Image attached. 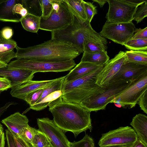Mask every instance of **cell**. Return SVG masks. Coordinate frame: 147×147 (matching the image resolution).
I'll use <instances>...</instances> for the list:
<instances>
[{"label": "cell", "instance_id": "49", "mask_svg": "<svg viewBox=\"0 0 147 147\" xmlns=\"http://www.w3.org/2000/svg\"><path fill=\"white\" fill-rule=\"evenodd\" d=\"M94 2L97 3L101 8L104 6V4L107 2V0H92Z\"/></svg>", "mask_w": 147, "mask_h": 147}, {"label": "cell", "instance_id": "51", "mask_svg": "<svg viewBox=\"0 0 147 147\" xmlns=\"http://www.w3.org/2000/svg\"><path fill=\"white\" fill-rule=\"evenodd\" d=\"M4 132L2 125L0 127V138L2 134Z\"/></svg>", "mask_w": 147, "mask_h": 147}, {"label": "cell", "instance_id": "55", "mask_svg": "<svg viewBox=\"0 0 147 147\" xmlns=\"http://www.w3.org/2000/svg\"><path fill=\"white\" fill-rule=\"evenodd\" d=\"M2 125L0 123V127Z\"/></svg>", "mask_w": 147, "mask_h": 147}, {"label": "cell", "instance_id": "46", "mask_svg": "<svg viewBox=\"0 0 147 147\" xmlns=\"http://www.w3.org/2000/svg\"><path fill=\"white\" fill-rule=\"evenodd\" d=\"M130 147H147V145L138 138L137 140L132 144Z\"/></svg>", "mask_w": 147, "mask_h": 147}, {"label": "cell", "instance_id": "10", "mask_svg": "<svg viewBox=\"0 0 147 147\" xmlns=\"http://www.w3.org/2000/svg\"><path fill=\"white\" fill-rule=\"evenodd\" d=\"M38 130L45 134L50 140L52 147H71L63 131L48 118H38Z\"/></svg>", "mask_w": 147, "mask_h": 147}, {"label": "cell", "instance_id": "29", "mask_svg": "<svg viewBox=\"0 0 147 147\" xmlns=\"http://www.w3.org/2000/svg\"><path fill=\"white\" fill-rule=\"evenodd\" d=\"M22 4L28 13L41 17L42 15L41 4L39 0H22Z\"/></svg>", "mask_w": 147, "mask_h": 147}, {"label": "cell", "instance_id": "14", "mask_svg": "<svg viewBox=\"0 0 147 147\" xmlns=\"http://www.w3.org/2000/svg\"><path fill=\"white\" fill-rule=\"evenodd\" d=\"M96 84L83 86L62 94V100L65 102L80 104L83 100L102 90Z\"/></svg>", "mask_w": 147, "mask_h": 147}, {"label": "cell", "instance_id": "31", "mask_svg": "<svg viewBox=\"0 0 147 147\" xmlns=\"http://www.w3.org/2000/svg\"><path fill=\"white\" fill-rule=\"evenodd\" d=\"M33 147H49L50 142L46 135L39 131L34 136L31 144Z\"/></svg>", "mask_w": 147, "mask_h": 147}, {"label": "cell", "instance_id": "44", "mask_svg": "<svg viewBox=\"0 0 147 147\" xmlns=\"http://www.w3.org/2000/svg\"><path fill=\"white\" fill-rule=\"evenodd\" d=\"M5 136L8 147H16L13 136L8 129L5 130Z\"/></svg>", "mask_w": 147, "mask_h": 147}, {"label": "cell", "instance_id": "33", "mask_svg": "<svg viewBox=\"0 0 147 147\" xmlns=\"http://www.w3.org/2000/svg\"><path fill=\"white\" fill-rule=\"evenodd\" d=\"M40 1L42 10L41 18L46 20L49 17L52 12L53 0H40Z\"/></svg>", "mask_w": 147, "mask_h": 147}, {"label": "cell", "instance_id": "13", "mask_svg": "<svg viewBox=\"0 0 147 147\" xmlns=\"http://www.w3.org/2000/svg\"><path fill=\"white\" fill-rule=\"evenodd\" d=\"M126 61L125 52L120 51L113 58L109 60L105 64L97 76L95 84L101 87L107 85L122 65Z\"/></svg>", "mask_w": 147, "mask_h": 147}, {"label": "cell", "instance_id": "6", "mask_svg": "<svg viewBox=\"0 0 147 147\" xmlns=\"http://www.w3.org/2000/svg\"><path fill=\"white\" fill-rule=\"evenodd\" d=\"M109 8L106 14V22L126 23L132 22L137 7L145 0H107Z\"/></svg>", "mask_w": 147, "mask_h": 147}, {"label": "cell", "instance_id": "20", "mask_svg": "<svg viewBox=\"0 0 147 147\" xmlns=\"http://www.w3.org/2000/svg\"><path fill=\"white\" fill-rule=\"evenodd\" d=\"M104 65L80 61L65 76L63 82H69L75 80L93 72Z\"/></svg>", "mask_w": 147, "mask_h": 147}, {"label": "cell", "instance_id": "4", "mask_svg": "<svg viewBox=\"0 0 147 147\" xmlns=\"http://www.w3.org/2000/svg\"><path fill=\"white\" fill-rule=\"evenodd\" d=\"M90 26V23H83L74 16L73 24L64 28L51 32V39L69 43L81 54L84 52V40Z\"/></svg>", "mask_w": 147, "mask_h": 147}, {"label": "cell", "instance_id": "5", "mask_svg": "<svg viewBox=\"0 0 147 147\" xmlns=\"http://www.w3.org/2000/svg\"><path fill=\"white\" fill-rule=\"evenodd\" d=\"M7 65L10 67L38 72H63L71 70L76 65L74 59L48 62L40 61L26 58L13 61Z\"/></svg>", "mask_w": 147, "mask_h": 147}, {"label": "cell", "instance_id": "1", "mask_svg": "<svg viewBox=\"0 0 147 147\" xmlns=\"http://www.w3.org/2000/svg\"><path fill=\"white\" fill-rule=\"evenodd\" d=\"M48 106L53 120L64 133L71 132L76 138L82 132L91 131V111L80 104L62 100Z\"/></svg>", "mask_w": 147, "mask_h": 147}, {"label": "cell", "instance_id": "34", "mask_svg": "<svg viewBox=\"0 0 147 147\" xmlns=\"http://www.w3.org/2000/svg\"><path fill=\"white\" fill-rule=\"evenodd\" d=\"M147 16V1L139 6L137 8L133 17V20L138 24L142 21Z\"/></svg>", "mask_w": 147, "mask_h": 147}, {"label": "cell", "instance_id": "17", "mask_svg": "<svg viewBox=\"0 0 147 147\" xmlns=\"http://www.w3.org/2000/svg\"><path fill=\"white\" fill-rule=\"evenodd\" d=\"M57 78L47 80H30L11 88L10 93L13 97L24 100L28 93L35 90L44 88L55 81Z\"/></svg>", "mask_w": 147, "mask_h": 147}, {"label": "cell", "instance_id": "40", "mask_svg": "<svg viewBox=\"0 0 147 147\" xmlns=\"http://www.w3.org/2000/svg\"><path fill=\"white\" fill-rule=\"evenodd\" d=\"M16 147H31L30 144L23 139L20 136L11 134Z\"/></svg>", "mask_w": 147, "mask_h": 147}, {"label": "cell", "instance_id": "45", "mask_svg": "<svg viewBox=\"0 0 147 147\" xmlns=\"http://www.w3.org/2000/svg\"><path fill=\"white\" fill-rule=\"evenodd\" d=\"M16 103L13 102H8L4 106L0 108V117L5 111L11 105H14Z\"/></svg>", "mask_w": 147, "mask_h": 147}, {"label": "cell", "instance_id": "37", "mask_svg": "<svg viewBox=\"0 0 147 147\" xmlns=\"http://www.w3.org/2000/svg\"><path fill=\"white\" fill-rule=\"evenodd\" d=\"M71 147H95V145L92 138L88 134H86L80 140L71 142Z\"/></svg>", "mask_w": 147, "mask_h": 147}, {"label": "cell", "instance_id": "47", "mask_svg": "<svg viewBox=\"0 0 147 147\" xmlns=\"http://www.w3.org/2000/svg\"><path fill=\"white\" fill-rule=\"evenodd\" d=\"M133 143L125 145H107L101 146L100 147H130Z\"/></svg>", "mask_w": 147, "mask_h": 147}, {"label": "cell", "instance_id": "2", "mask_svg": "<svg viewBox=\"0 0 147 147\" xmlns=\"http://www.w3.org/2000/svg\"><path fill=\"white\" fill-rule=\"evenodd\" d=\"M16 58L44 61L74 59L81 53L72 44L51 39L40 44L22 48L17 45Z\"/></svg>", "mask_w": 147, "mask_h": 147}, {"label": "cell", "instance_id": "23", "mask_svg": "<svg viewBox=\"0 0 147 147\" xmlns=\"http://www.w3.org/2000/svg\"><path fill=\"white\" fill-rule=\"evenodd\" d=\"M130 124L134 129L138 138L147 145V117L139 113L133 118Z\"/></svg>", "mask_w": 147, "mask_h": 147}, {"label": "cell", "instance_id": "56", "mask_svg": "<svg viewBox=\"0 0 147 147\" xmlns=\"http://www.w3.org/2000/svg\"><path fill=\"white\" fill-rule=\"evenodd\" d=\"M30 145H31V147H33V146L31 145V144H30Z\"/></svg>", "mask_w": 147, "mask_h": 147}, {"label": "cell", "instance_id": "11", "mask_svg": "<svg viewBox=\"0 0 147 147\" xmlns=\"http://www.w3.org/2000/svg\"><path fill=\"white\" fill-rule=\"evenodd\" d=\"M137 138L135 131L131 127H121L102 134L98 144L100 147L127 144L134 143Z\"/></svg>", "mask_w": 147, "mask_h": 147}, {"label": "cell", "instance_id": "28", "mask_svg": "<svg viewBox=\"0 0 147 147\" xmlns=\"http://www.w3.org/2000/svg\"><path fill=\"white\" fill-rule=\"evenodd\" d=\"M125 53L127 61L147 65V51L130 50Z\"/></svg>", "mask_w": 147, "mask_h": 147}, {"label": "cell", "instance_id": "12", "mask_svg": "<svg viewBox=\"0 0 147 147\" xmlns=\"http://www.w3.org/2000/svg\"><path fill=\"white\" fill-rule=\"evenodd\" d=\"M63 81L60 78L43 89L42 94L36 103L30 109L40 111L46 108L52 102L62 100V88Z\"/></svg>", "mask_w": 147, "mask_h": 147}, {"label": "cell", "instance_id": "30", "mask_svg": "<svg viewBox=\"0 0 147 147\" xmlns=\"http://www.w3.org/2000/svg\"><path fill=\"white\" fill-rule=\"evenodd\" d=\"M127 49L132 50H147V38L130 39L124 45Z\"/></svg>", "mask_w": 147, "mask_h": 147}, {"label": "cell", "instance_id": "50", "mask_svg": "<svg viewBox=\"0 0 147 147\" xmlns=\"http://www.w3.org/2000/svg\"><path fill=\"white\" fill-rule=\"evenodd\" d=\"M7 64L0 61V68L6 67Z\"/></svg>", "mask_w": 147, "mask_h": 147}, {"label": "cell", "instance_id": "16", "mask_svg": "<svg viewBox=\"0 0 147 147\" xmlns=\"http://www.w3.org/2000/svg\"><path fill=\"white\" fill-rule=\"evenodd\" d=\"M146 72L147 65L126 61L110 82L118 80L132 81Z\"/></svg>", "mask_w": 147, "mask_h": 147}, {"label": "cell", "instance_id": "27", "mask_svg": "<svg viewBox=\"0 0 147 147\" xmlns=\"http://www.w3.org/2000/svg\"><path fill=\"white\" fill-rule=\"evenodd\" d=\"M74 15L83 22H86L87 17L82 0H64Z\"/></svg>", "mask_w": 147, "mask_h": 147}, {"label": "cell", "instance_id": "24", "mask_svg": "<svg viewBox=\"0 0 147 147\" xmlns=\"http://www.w3.org/2000/svg\"><path fill=\"white\" fill-rule=\"evenodd\" d=\"M109 59V57L106 51L84 52L80 61L102 65H105Z\"/></svg>", "mask_w": 147, "mask_h": 147}, {"label": "cell", "instance_id": "3", "mask_svg": "<svg viewBox=\"0 0 147 147\" xmlns=\"http://www.w3.org/2000/svg\"><path fill=\"white\" fill-rule=\"evenodd\" d=\"M131 81L118 80L110 82L102 90L87 98L80 104L91 111L105 109L115 97L129 86Z\"/></svg>", "mask_w": 147, "mask_h": 147}, {"label": "cell", "instance_id": "41", "mask_svg": "<svg viewBox=\"0 0 147 147\" xmlns=\"http://www.w3.org/2000/svg\"><path fill=\"white\" fill-rule=\"evenodd\" d=\"M137 103L139 105L141 109L147 114V90L140 96Z\"/></svg>", "mask_w": 147, "mask_h": 147}, {"label": "cell", "instance_id": "39", "mask_svg": "<svg viewBox=\"0 0 147 147\" xmlns=\"http://www.w3.org/2000/svg\"><path fill=\"white\" fill-rule=\"evenodd\" d=\"M13 13L14 15L16 14L20 15L21 17H23L28 14L26 9L20 3H17L14 5L13 9Z\"/></svg>", "mask_w": 147, "mask_h": 147}, {"label": "cell", "instance_id": "18", "mask_svg": "<svg viewBox=\"0 0 147 147\" xmlns=\"http://www.w3.org/2000/svg\"><path fill=\"white\" fill-rule=\"evenodd\" d=\"M107 43V39L95 31L90 26L88 34L84 40V52L106 51Z\"/></svg>", "mask_w": 147, "mask_h": 147}, {"label": "cell", "instance_id": "9", "mask_svg": "<svg viewBox=\"0 0 147 147\" xmlns=\"http://www.w3.org/2000/svg\"><path fill=\"white\" fill-rule=\"evenodd\" d=\"M136 28L132 21L126 23L106 22L99 34L105 38L123 45L131 38Z\"/></svg>", "mask_w": 147, "mask_h": 147}, {"label": "cell", "instance_id": "52", "mask_svg": "<svg viewBox=\"0 0 147 147\" xmlns=\"http://www.w3.org/2000/svg\"><path fill=\"white\" fill-rule=\"evenodd\" d=\"M115 105L117 107L120 108L122 107V105L120 103L117 102L114 103Z\"/></svg>", "mask_w": 147, "mask_h": 147}, {"label": "cell", "instance_id": "26", "mask_svg": "<svg viewBox=\"0 0 147 147\" xmlns=\"http://www.w3.org/2000/svg\"><path fill=\"white\" fill-rule=\"evenodd\" d=\"M18 0H6L2 3L0 8V18L7 20L10 22H20L19 18H14L13 13V9L14 5L17 3Z\"/></svg>", "mask_w": 147, "mask_h": 147}, {"label": "cell", "instance_id": "54", "mask_svg": "<svg viewBox=\"0 0 147 147\" xmlns=\"http://www.w3.org/2000/svg\"><path fill=\"white\" fill-rule=\"evenodd\" d=\"M5 0H0V4L3 3Z\"/></svg>", "mask_w": 147, "mask_h": 147}, {"label": "cell", "instance_id": "25", "mask_svg": "<svg viewBox=\"0 0 147 147\" xmlns=\"http://www.w3.org/2000/svg\"><path fill=\"white\" fill-rule=\"evenodd\" d=\"M40 20L41 17L28 13L25 16L21 17L20 21L25 30L37 33L40 29Z\"/></svg>", "mask_w": 147, "mask_h": 147}, {"label": "cell", "instance_id": "42", "mask_svg": "<svg viewBox=\"0 0 147 147\" xmlns=\"http://www.w3.org/2000/svg\"><path fill=\"white\" fill-rule=\"evenodd\" d=\"M11 87V82L8 78L0 77V91L6 90Z\"/></svg>", "mask_w": 147, "mask_h": 147}, {"label": "cell", "instance_id": "7", "mask_svg": "<svg viewBox=\"0 0 147 147\" xmlns=\"http://www.w3.org/2000/svg\"><path fill=\"white\" fill-rule=\"evenodd\" d=\"M57 11L53 9L46 20L41 18L40 29L51 32L64 28L73 24L74 16L64 0H60Z\"/></svg>", "mask_w": 147, "mask_h": 147}, {"label": "cell", "instance_id": "21", "mask_svg": "<svg viewBox=\"0 0 147 147\" xmlns=\"http://www.w3.org/2000/svg\"><path fill=\"white\" fill-rule=\"evenodd\" d=\"M105 65L93 72L75 80L69 82L63 81L62 88L63 94L80 87L95 84L97 76Z\"/></svg>", "mask_w": 147, "mask_h": 147}, {"label": "cell", "instance_id": "38", "mask_svg": "<svg viewBox=\"0 0 147 147\" xmlns=\"http://www.w3.org/2000/svg\"><path fill=\"white\" fill-rule=\"evenodd\" d=\"M147 38V27L143 28H136L131 39Z\"/></svg>", "mask_w": 147, "mask_h": 147}, {"label": "cell", "instance_id": "48", "mask_svg": "<svg viewBox=\"0 0 147 147\" xmlns=\"http://www.w3.org/2000/svg\"><path fill=\"white\" fill-rule=\"evenodd\" d=\"M5 133L3 132L0 138V147H4L5 143Z\"/></svg>", "mask_w": 147, "mask_h": 147}, {"label": "cell", "instance_id": "35", "mask_svg": "<svg viewBox=\"0 0 147 147\" xmlns=\"http://www.w3.org/2000/svg\"><path fill=\"white\" fill-rule=\"evenodd\" d=\"M44 88L38 89L33 91L25 96L24 100L29 105L30 107L34 105L38 100L42 94Z\"/></svg>", "mask_w": 147, "mask_h": 147}, {"label": "cell", "instance_id": "19", "mask_svg": "<svg viewBox=\"0 0 147 147\" xmlns=\"http://www.w3.org/2000/svg\"><path fill=\"white\" fill-rule=\"evenodd\" d=\"M27 117L17 112L2 119V123L5 125L11 134L20 136L21 132L29 125Z\"/></svg>", "mask_w": 147, "mask_h": 147}, {"label": "cell", "instance_id": "22", "mask_svg": "<svg viewBox=\"0 0 147 147\" xmlns=\"http://www.w3.org/2000/svg\"><path fill=\"white\" fill-rule=\"evenodd\" d=\"M17 45L13 40L4 38L0 30V61L8 64L11 59L16 58L14 49Z\"/></svg>", "mask_w": 147, "mask_h": 147}, {"label": "cell", "instance_id": "32", "mask_svg": "<svg viewBox=\"0 0 147 147\" xmlns=\"http://www.w3.org/2000/svg\"><path fill=\"white\" fill-rule=\"evenodd\" d=\"M39 132L38 129L29 125L22 130L20 136L24 140L31 144L35 136Z\"/></svg>", "mask_w": 147, "mask_h": 147}, {"label": "cell", "instance_id": "8", "mask_svg": "<svg viewBox=\"0 0 147 147\" xmlns=\"http://www.w3.org/2000/svg\"><path fill=\"white\" fill-rule=\"evenodd\" d=\"M147 90V72L131 81L129 86L115 97L110 103L117 102L122 106L135 107L140 96Z\"/></svg>", "mask_w": 147, "mask_h": 147}, {"label": "cell", "instance_id": "57", "mask_svg": "<svg viewBox=\"0 0 147 147\" xmlns=\"http://www.w3.org/2000/svg\"><path fill=\"white\" fill-rule=\"evenodd\" d=\"M49 147H52L51 146H49Z\"/></svg>", "mask_w": 147, "mask_h": 147}, {"label": "cell", "instance_id": "43", "mask_svg": "<svg viewBox=\"0 0 147 147\" xmlns=\"http://www.w3.org/2000/svg\"><path fill=\"white\" fill-rule=\"evenodd\" d=\"M1 31V34L4 38L6 40L11 39L13 32V30L11 28L5 27Z\"/></svg>", "mask_w": 147, "mask_h": 147}, {"label": "cell", "instance_id": "36", "mask_svg": "<svg viewBox=\"0 0 147 147\" xmlns=\"http://www.w3.org/2000/svg\"><path fill=\"white\" fill-rule=\"evenodd\" d=\"M82 2L87 17L86 22L88 24L90 23L93 17L97 13L96 7L90 2L83 0Z\"/></svg>", "mask_w": 147, "mask_h": 147}, {"label": "cell", "instance_id": "53", "mask_svg": "<svg viewBox=\"0 0 147 147\" xmlns=\"http://www.w3.org/2000/svg\"><path fill=\"white\" fill-rule=\"evenodd\" d=\"M0 21H2V22H9V21L7 20L1 19V18H0Z\"/></svg>", "mask_w": 147, "mask_h": 147}, {"label": "cell", "instance_id": "15", "mask_svg": "<svg viewBox=\"0 0 147 147\" xmlns=\"http://www.w3.org/2000/svg\"><path fill=\"white\" fill-rule=\"evenodd\" d=\"M35 73L32 71L16 68L8 65L0 68V77L8 78L11 82V87L32 80Z\"/></svg>", "mask_w": 147, "mask_h": 147}]
</instances>
